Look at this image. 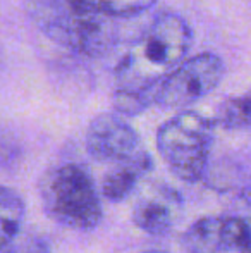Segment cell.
I'll list each match as a JSON object with an SVG mask.
<instances>
[{
	"label": "cell",
	"mask_w": 251,
	"mask_h": 253,
	"mask_svg": "<svg viewBox=\"0 0 251 253\" xmlns=\"http://www.w3.org/2000/svg\"><path fill=\"white\" fill-rule=\"evenodd\" d=\"M191 40V30L182 17L158 16L119 64L121 88H144L164 80L186 59Z\"/></svg>",
	"instance_id": "obj_1"
},
{
	"label": "cell",
	"mask_w": 251,
	"mask_h": 253,
	"mask_svg": "<svg viewBox=\"0 0 251 253\" xmlns=\"http://www.w3.org/2000/svg\"><path fill=\"white\" fill-rule=\"evenodd\" d=\"M40 197L45 212L69 229H93L104 217L93 177L77 164L48 170L40 181Z\"/></svg>",
	"instance_id": "obj_2"
},
{
	"label": "cell",
	"mask_w": 251,
	"mask_h": 253,
	"mask_svg": "<svg viewBox=\"0 0 251 253\" xmlns=\"http://www.w3.org/2000/svg\"><path fill=\"white\" fill-rule=\"evenodd\" d=\"M214 141V123L193 110H182L160 126L157 148L179 179L196 183L205 176Z\"/></svg>",
	"instance_id": "obj_3"
},
{
	"label": "cell",
	"mask_w": 251,
	"mask_h": 253,
	"mask_svg": "<svg viewBox=\"0 0 251 253\" xmlns=\"http://www.w3.org/2000/svg\"><path fill=\"white\" fill-rule=\"evenodd\" d=\"M224 76V62L215 53L184 59L158 81L155 105L164 109H182L208 95Z\"/></svg>",
	"instance_id": "obj_4"
},
{
	"label": "cell",
	"mask_w": 251,
	"mask_h": 253,
	"mask_svg": "<svg viewBox=\"0 0 251 253\" xmlns=\"http://www.w3.org/2000/svg\"><path fill=\"white\" fill-rule=\"evenodd\" d=\"M186 253H251V217L208 215L194 220L181 236Z\"/></svg>",
	"instance_id": "obj_5"
},
{
	"label": "cell",
	"mask_w": 251,
	"mask_h": 253,
	"mask_svg": "<svg viewBox=\"0 0 251 253\" xmlns=\"http://www.w3.org/2000/svg\"><path fill=\"white\" fill-rule=\"evenodd\" d=\"M86 148L100 162L122 164L146 153L140 136L119 114H100L86 133Z\"/></svg>",
	"instance_id": "obj_6"
},
{
	"label": "cell",
	"mask_w": 251,
	"mask_h": 253,
	"mask_svg": "<svg viewBox=\"0 0 251 253\" xmlns=\"http://www.w3.org/2000/svg\"><path fill=\"white\" fill-rule=\"evenodd\" d=\"M150 169L151 159L148 152L129 162L114 164L102 179V195L110 202L126 200L134 191L138 181Z\"/></svg>",
	"instance_id": "obj_7"
},
{
	"label": "cell",
	"mask_w": 251,
	"mask_h": 253,
	"mask_svg": "<svg viewBox=\"0 0 251 253\" xmlns=\"http://www.w3.org/2000/svg\"><path fill=\"white\" fill-rule=\"evenodd\" d=\"M26 207L16 190L0 186V250L12 243L21 233Z\"/></svg>",
	"instance_id": "obj_8"
},
{
	"label": "cell",
	"mask_w": 251,
	"mask_h": 253,
	"mask_svg": "<svg viewBox=\"0 0 251 253\" xmlns=\"http://www.w3.org/2000/svg\"><path fill=\"white\" fill-rule=\"evenodd\" d=\"M133 222L143 233L160 236L172 226V210L157 198H144L134 205Z\"/></svg>",
	"instance_id": "obj_9"
},
{
	"label": "cell",
	"mask_w": 251,
	"mask_h": 253,
	"mask_svg": "<svg viewBox=\"0 0 251 253\" xmlns=\"http://www.w3.org/2000/svg\"><path fill=\"white\" fill-rule=\"evenodd\" d=\"M157 84H150L144 88H119L114 93V109L122 116H136L146 110L150 105H155Z\"/></svg>",
	"instance_id": "obj_10"
},
{
	"label": "cell",
	"mask_w": 251,
	"mask_h": 253,
	"mask_svg": "<svg viewBox=\"0 0 251 253\" xmlns=\"http://www.w3.org/2000/svg\"><path fill=\"white\" fill-rule=\"evenodd\" d=\"M217 124L227 129L251 127V93L232 97L220 103L217 110Z\"/></svg>",
	"instance_id": "obj_11"
},
{
	"label": "cell",
	"mask_w": 251,
	"mask_h": 253,
	"mask_svg": "<svg viewBox=\"0 0 251 253\" xmlns=\"http://www.w3.org/2000/svg\"><path fill=\"white\" fill-rule=\"evenodd\" d=\"M157 0H102L104 12L108 17H134L155 5Z\"/></svg>",
	"instance_id": "obj_12"
},
{
	"label": "cell",
	"mask_w": 251,
	"mask_h": 253,
	"mask_svg": "<svg viewBox=\"0 0 251 253\" xmlns=\"http://www.w3.org/2000/svg\"><path fill=\"white\" fill-rule=\"evenodd\" d=\"M0 253H50V248L40 236L21 231L19 236L0 250Z\"/></svg>",
	"instance_id": "obj_13"
},
{
	"label": "cell",
	"mask_w": 251,
	"mask_h": 253,
	"mask_svg": "<svg viewBox=\"0 0 251 253\" xmlns=\"http://www.w3.org/2000/svg\"><path fill=\"white\" fill-rule=\"evenodd\" d=\"M64 2L69 10V16L72 17H93L105 14L102 0H64Z\"/></svg>",
	"instance_id": "obj_14"
},
{
	"label": "cell",
	"mask_w": 251,
	"mask_h": 253,
	"mask_svg": "<svg viewBox=\"0 0 251 253\" xmlns=\"http://www.w3.org/2000/svg\"><path fill=\"white\" fill-rule=\"evenodd\" d=\"M144 253H164V252H144Z\"/></svg>",
	"instance_id": "obj_15"
}]
</instances>
